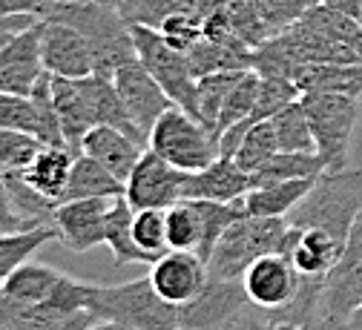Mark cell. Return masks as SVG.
<instances>
[{"label":"cell","instance_id":"cell-7","mask_svg":"<svg viewBox=\"0 0 362 330\" xmlns=\"http://www.w3.org/2000/svg\"><path fill=\"white\" fill-rule=\"evenodd\" d=\"M129 26H132V43H135L139 61L164 86L170 101L196 118L199 115V78L190 66L187 52L170 46L164 35L153 26H141V23H129Z\"/></svg>","mask_w":362,"mask_h":330},{"label":"cell","instance_id":"cell-44","mask_svg":"<svg viewBox=\"0 0 362 330\" xmlns=\"http://www.w3.org/2000/svg\"><path fill=\"white\" fill-rule=\"evenodd\" d=\"M35 20H43V18H6V15H0V46H6L18 32L32 26Z\"/></svg>","mask_w":362,"mask_h":330},{"label":"cell","instance_id":"cell-25","mask_svg":"<svg viewBox=\"0 0 362 330\" xmlns=\"http://www.w3.org/2000/svg\"><path fill=\"white\" fill-rule=\"evenodd\" d=\"M293 81L302 92H339L359 98L362 64H305Z\"/></svg>","mask_w":362,"mask_h":330},{"label":"cell","instance_id":"cell-18","mask_svg":"<svg viewBox=\"0 0 362 330\" xmlns=\"http://www.w3.org/2000/svg\"><path fill=\"white\" fill-rule=\"evenodd\" d=\"M345 239L328 232V230H316V227H305L296 230L293 227V242H291V261L296 264L302 281L316 288H325V278L331 276V270L337 267V261L345 253Z\"/></svg>","mask_w":362,"mask_h":330},{"label":"cell","instance_id":"cell-47","mask_svg":"<svg viewBox=\"0 0 362 330\" xmlns=\"http://www.w3.org/2000/svg\"><path fill=\"white\" fill-rule=\"evenodd\" d=\"M89 330H132V327H127V324H118V322H95Z\"/></svg>","mask_w":362,"mask_h":330},{"label":"cell","instance_id":"cell-6","mask_svg":"<svg viewBox=\"0 0 362 330\" xmlns=\"http://www.w3.org/2000/svg\"><path fill=\"white\" fill-rule=\"evenodd\" d=\"M147 147L185 172L204 170L221 155L218 138L199 118H193L187 110L175 104L153 124Z\"/></svg>","mask_w":362,"mask_h":330},{"label":"cell","instance_id":"cell-45","mask_svg":"<svg viewBox=\"0 0 362 330\" xmlns=\"http://www.w3.org/2000/svg\"><path fill=\"white\" fill-rule=\"evenodd\" d=\"M320 4L328 6V9H337V12H342V15L356 18V15H359V6H362V0H320Z\"/></svg>","mask_w":362,"mask_h":330},{"label":"cell","instance_id":"cell-19","mask_svg":"<svg viewBox=\"0 0 362 330\" xmlns=\"http://www.w3.org/2000/svg\"><path fill=\"white\" fill-rule=\"evenodd\" d=\"M144 144L139 138H132L127 135L124 129L118 126H107V124H98L93 126L83 141H81V153L83 155H93L98 164H104L115 178H121L127 184V178L132 175L135 164L141 161L144 155Z\"/></svg>","mask_w":362,"mask_h":330},{"label":"cell","instance_id":"cell-23","mask_svg":"<svg viewBox=\"0 0 362 330\" xmlns=\"http://www.w3.org/2000/svg\"><path fill=\"white\" fill-rule=\"evenodd\" d=\"M316 178L320 175L253 187V190H247L245 199H239V204H242L245 216H282V218H288V213L310 193V187L316 184Z\"/></svg>","mask_w":362,"mask_h":330},{"label":"cell","instance_id":"cell-34","mask_svg":"<svg viewBox=\"0 0 362 330\" xmlns=\"http://www.w3.org/2000/svg\"><path fill=\"white\" fill-rule=\"evenodd\" d=\"M245 69H236V72H213V75H204L199 78V121L216 135V124H218V115H221V107L228 101L233 83L239 81Z\"/></svg>","mask_w":362,"mask_h":330},{"label":"cell","instance_id":"cell-12","mask_svg":"<svg viewBox=\"0 0 362 330\" xmlns=\"http://www.w3.org/2000/svg\"><path fill=\"white\" fill-rule=\"evenodd\" d=\"M112 83L118 89V95H121L127 112L132 115L135 126H139L144 132V138L150 141L153 124L173 107V101L164 92V86L150 75V69L139 58L124 64V66H118L115 75H112Z\"/></svg>","mask_w":362,"mask_h":330},{"label":"cell","instance_id":"cell-32","mask_svg":"<svg viewBox=\"0 0 362 330\" xmlns=\"http://www.w3.org/2000/svg\"><path fill=\"white\" fill-rule=\"evenodd\" d=\"M276 153H279V141H276L274 124H270V118H267V121H256V124L245 132L239 150L233 153V161H236L245 172L253 175L259 167H264Z\"/></svg>","mask_w":362,"mask_h":330},{"label":"cell","instance_id":"cell-43","mask_svg":"<svg viewBox=\"0 0 362 330\" xmlns=\"http://www.w3.org/2000/svg\"><path fill=\"white\" fill-rule=\"evenodd\" d=\"M58 0H0V15L6 18H47Z\"/></svg>","mask_w":362,"mask_h":330},{"label":"cell","instance_id":"cell-11","mask_svg":"<svg viewBox=\"0 0 362 330\" xmlns=\"http://www.w3.org/2000/svg\"><path fill=\"white\" fill-rule=\"evenodd\" d=\"M40 58L47 72L55 78H86L95 72L93 46L75 26L64 20H40Z\"/></svg>","mask_w":362,"mask_h":330},{"label":"cell","instance_id":"cell-4","mask_svg":"<svg viewBox=\"0 0 362 330\" xmlns=\"http://www.w3.org/2000/svg\"><path fill=\"white\" fill-rule=\"evenodd\" d=\"M359 210H362V172L359 170L322 172L310 187V193L288 213V221L296 230L316 227L348 242Z\"/></svg>","mask_w":362,"mask_h":330},{"label":"cell","instance_id":"cell-14","mask_svg":"<svg viewBox=\"0 0 362 330\" xmlns=\"http://www.w3.org/2000/svg\"><path fill=\"white\" fill-rule=\"evenodd\" d=\"M153 288L167 299L170 305H187L193 302L210 281L207 261L193 250H167L161 259L150 267Z\"/></svg>","mask_w":362,"mask_h":330},{"label":"cell","instance_id":"cell-39","mask_svg":"<svg viewBox=\"0 0 362 330\" xmlns=\"http://www.w3.org/2000/svg\"><path fill=\"white\" fill-rule=\"evenodd\" d=\"M43 141L29 135V132H18V129H0V167L4 170H26L32 164V158L40 153Z\"/></svg>","mask_w":362,"mask_h":330},{"label":"cell","instance_id":"cell-20","mask_svg":"<svg viewBox=\"0 0 362 330\" xmlns=\"http://www.w3.org/2000/svg\"><path fill=\"white\" fill-rule=\"evenodd\" d=\"M250 187H253L250 172H245L233 158L218 155L210 167L187 172L185 199H207V201L233 204V201L247 196Z\"/></svg>","mask_w":362,"mask_h":330},{"label":"cell","instance_id":"cell-8","mask_svg":"<svg viewBox=\"0 0 362 330\" xmlns=\"http://www.w3.org/2000/svg\"><path fill=\"white\" fill-rule=\"evenodd\" d=\"M362 302V210L351 227L348 244L322 288V319L342 324Z\"/></svg>","mask_w":362,"mask_h":330},{"label":"cell","instance_id":"cell-35","mask_svg":"<svg viewBox=\"0 0 362 330\" xmlns=\"http://www.w3.org/2000/svg\"><path fill=\"white\" fill-rule=\"evenodd\" d=\"M132 235H135V244L150 256V261L161 259L170 250V242H167V210H158V207L135 210Z\"/></svg>","mask_w":362,"mask_h":330},{"label":"cell","instance_id":"cell-13","mask_svg":"<svg viewBox=\"0 0 362 330\" xmlns=\"http://www.w3.org/2000/svg\"><path fill=\"white\" fill-rule=\"evenodd\" d=\"M250 305L242 281L210 278L207 288L187 305H181V330H224Z\"/></svg>","mask_w":362,"mask_h":330},{"label":"cell","instance_id":"cell-49","mask_svg":"<svg viewBox=\"0 0 362 330\" xmlns=\"http://www.w3.org/2000/svg\"><path fill=\"white\" fill-rule=\"evenodd\" d=\"M356 20H359V23H362V6H359V15H356Z\"/></svg>","mask_w":362,"mask_h":330},{"label":"cell","instance_id":"cell-17","mask_svg":"<svg viewBox=\"0 0 362 330\" xmlns=\"http://www.w3.org/2000/svg\"><path fill=\"white\" fill-rule=\"evenodd\" d=\"M98 319L89 310H64L49 302H21L0 290V327L9 330H89Z\"/></svg>","mask_w":362,"mask_h":330},{"label":"cell","instance_id":"cell-41","mask_svg":"<svg viewBox=\"0 0 362 330\" xmlns=\"http://www.w3.org/2000/svg\"><path fill=\"white\" fill-rule=\"evenodd\" d=\"M158 32L164 35V40L170 46H175V49H181V52H190L193 43L202 37V20L193 18V15H170L158 26Z\"/></svg>","mask_w":362,"mask_h":330},{"label":"cell","instance_id":"cell-10","mask_svg":"<svg viewBox=\"0 0 362 330\" xmlns=\"http://www.w3.org/2000/svg\"><path fill=\"white\" fill-rule=\"evenodd\" d=\"M185 181H187L185 170L173 167L170 161H164L158 153L147 147L141 161L135 164L132 175L127 178L124 196L135 210H144V207L167 210L185 199Z\"/></svg>","mask_w":362,"mask_h":330},{"label":"cell","instance_id":"cell-16","mask_svg":"<svg viewBox=\"0 0 362 330\" xmlns=\"http://www.w3.org/2000/svg\"><path fill=\"white\" fill-rule=\"evenodd\" d=\"M47 75L40 58V20L18 32L6 46H0V92L32 95L35 83Z\"/></svg>","mask_w":362,"mask_h":330},{"label":"cell","instance_id":"cell-27","mask_svg":"<svg viewBox=\"0 0 362 330\" xmlns=\"http://www.w3.org/2000/svg\"><path fill=\"white\" fill-rule=\"evenodd\" d=\"M207 235L204 207L199 199H181L178 204L167 207V242L170 250H193L202 253Z\"/></svg>","mask_w":362,"mask_h":330},{"label":"cell","instance_id":"cell-36","mask_svg":"<svg viewBox=\"0 0 362 330\" xmlns=\"http://www.w3.org/2000/svg\"><path fill=\"white\" fill-rule=\"evenodd\" d=\"M224 12H228V20H230L233 32L247 46H253V49H259L262 43H267L270 37H274V29H270L267 20L262 18L256 0H230Z\"/></svg>","mask_w":362,"mask_h":330},{"label":"cell","instance_id":"cell-30","mask_svg":"<svg viewBox=\"0 0 362 330\" xmlns=\"http://www.w3.org/2000/svg\"><path fill=\"white\" fill-rule=\"evenodd\" d=\"M322 172H325V158L320 153H285V150H279L250 178H253V187H262V184H274V181L310 178V175H322Z\"/></svg>","mask_w":362,"mask_h":330},{"label":"cell","instance_id":"cell-38","mask_svg":"<svg viewBox=\"0 0 362 330\" xmlns=\"http://www.w3.org/2000/svg\"><path fill=\"white\" fill-rule=\"evenodd\" d=\"M224 330H345L342 324H334L328 319H313V322H282L267 316L264 310L247 305Z\"/></svg>","mask_w":362,"mask_h":330},{"label":"cell","instance_id":"cell-40","mask_svg":"<svg viewBox=\"0 0 362 330\" xmlns=\"http://www.w3.org/2000/svg\"><path fill=\"white\" fill-rule=\"evenodd\" d=\"M316 4H320V0H256L262 18L267 20L270 29H274V35L296 26L305 18V12Z\"/></svg>","mask_w":362,"mask_h":330},{"label":"cell","instance_id":"cell-26","mask_svg":"<svg viewBox=\"0 0 362 330\" xmlns=\"http://www.w3.org/2000/svg\"><path fill=\"white\" fill-rule=\"evenodd\" d=\"M124 190H127V184L121 178H115L104 164H98L93 155L78 153L64 201H75V199H115V196H124Z\"/></svg>","mask_w":362,"mask_h":330},{"label":"cell","instance_id":"cell-31","mask_svg":"<svg viewBox=\"0 0 362 330\" xmlns=\"http://www.w3.org/2000/svg\"><path fill=\"white\" fill-rule=\"evenodd\" d=\"M270 124H274L279 150H285V153H316V138H313L308 112L302 107V98L288 104L285 110H279L274 118H270Z\"/></svg>","mask_w":362,"mask_h":330},{"label":"cell","instance_id":"cell-3","mask_svg":"<svg viewBox=\"0 0 362 330\" xmlns=\"http://www.w3.org/2000/svg\"><path fill=\"white\" fill-rule=\"evenodd\" d=\"M86 310L98 322H118L132 330H181V310L161 299L150 276L132 278L124 285H95L89 293Z\"/></svg>","mask_w":362,"mask_h":330},{"label":"cell","instance_id":"cell-24","mask_svg":"<svg viewBox=\"0 0 362 330\" xmlns=\"http://www.w3.org/2000/svg\"><path fill=\"white\" fill-rule=\"evenodd\" d=\"M132 218H135V207L127 201V196H115L107 213V227H104V244L112 253L115 264H153L150 256L135 244L132 235Z\"/></svg>","mask_w":362,"mask_h":330},{"label":"cell","instance_id":"cell-50","mask_svg":"<svg viewBox=\"0 0 362 330\" xmlns=\"http://www.w3.org/2000/svg\"><path fill=\"white\" fill-rule=\"evenodd\" d=\"M0 330H9V327H0Z\"/></svg>","mask_w":362,"mask_h":330},{"label":"cell","instance_id":"cell-22","mask_svg":"<svg viewBox=\"0 0 362 330\" xmlns=\"http://www.w3.org/2000/svg\"><path fill=\"white\" fill-rule=\"evenodd\" d=\"M75 158H78V153H72L69 147H49V144H43L40 153L32 158V164L26 170H21V175L35 187L40 196H47L49 201L61 204L64 196H66Z\"/></svg>","mask_w":362,"mask_h":330},{"label":"cell","instance_id":"cell-48","mask_svg":"<svg viewBox=\"0 0 362 330\" xmlns=\"http://www.w3.org/2000/svg\"><path fill=\"white\" fill-rule=\"evenodd\" d=\"M98 4H104V6H118L121 0H98Z\"/></svg>","mask_w":362,"mask_h":330},{"label":"cell","instance_id":"cell-29","mask_svg":"<svg viewBox=\"0 0 362 330\" xmlns=\"http://www.w3.org/2000/svg\"><path fill=\"white\" fill-rule=\"evenodd\" d=\"M64 273L49 267V264H37V261H23L4 285H0V290L9 293L12 299H21V302H49L55 288L61 285Z\"/></svg>","mask_w":362,"mask_h":330},{"label":"cell","instance_id":"cell-33","mask_svg":"<svg viewBox=\"0 0 362 330\" xmlns=\"http://www.w3.org/2000/svg\"><path fill=\"white\" fill-rule=\"evenodd\" d=\"M259 83H262V75L256 69H245L239 75V81L233 83L228 101H224V107H221V115H218V124H216V138L224 129H228V126H233L239 121H247L253 115L256 95H259Z\"/></svg>","mask_w":362,"mask_h":330},{"label":"cell","instance_id":"cell-9","mask_svg":"<svg viewBox=\"0 0 362 330\" xmlns=\"http://www.w3.org/2000/svg\"><path fill=\"white\" fill-rule=\"evenodd\" d=\"M245 293L259 310H285L302 290V276L288 253H270L256 259L242 276Z\"/></svg>","mask_w":362,"mask_h":330},{"label":"cell","instance_id":"cell-21","mask_svg":"<svg viewBox=\"0 0 362 330\" xmlns=\"http://www.w3.org/2000/svg\"><path fill=\"white\" fill-rule=\"evenodd\" d=\"M52 98H55V112L61 121L64 141L72 153H81L83 135L95 126L93 104H89L83 78H55L52 75Z\"/></svg>","mask_w":362,"mask_h":330},{"label":"cell","instance_id":"cell-2","mask_svg":"<svg viewBox=\"0 0 362 330\" xmlns=\"http://www.w3.org/2000/svg\"><path fill=\"white\" fill-rule=\"evenodd\" d=\"M47 18L64 20L86 37L95 55V72L104 78H112L118 66L139 58L132 26L118 6H104L98 0H58Z\"/></svg>","mask_w":362,"mask_h":330},{"label":"cell","instance_id":"cell-5","mask_svg":"<svg viewBox=\"0 0 362 330\" xmlns=\"http://www.w3.org/2000/svg\"><path fill=\"white\" fill-rule=\"evenodd\" d=\"M302 107L316 138V153L325 158V172L348 170L359 98L339 95V92H302Z\"/></svg>","mask_w":362,"mask_h":330},{"label":"cell","instance_id":"cell-28","mask_svg":"<svg viewBox=\"0 0 362 330\" xmlns=\"http://www.w3.org/2000/svg\"><path fill=\"white\" fill-rule=\"evenodd\" d=\"M49 242H58L55 224H40L32 230H18V232H0V285Z\"/></svg>","mask_w":362,"mask_h":330},{"label":"cell","instance_id":"cell-37","mask_svg":"<svg viewBox=\"0 0 362 330\" xmlns=\"http://www.w3.org/2000/svg\"><path fill=\"white\" fill-rule=\"evenodd\" d=\"M299 98H302V89L296 86V81H291V78H262L250 121L274 118L279 110H285L288 104H293Z\"/></svg>","mask_w":362,"mask_h":330},{"label":"cell","instance_id":"cell-1","mask_svg":"<svg viewBox=\"0 0 362 330\" xmlns=\"http://www.w3.org/2000/svg\"><path fill=\"white\" fill-rule=\"evenodd\" d=\"M293 227L282 216H239L216 242L207 273L218 281H242L245 270L270 253H288Z\"/></svg>","mask_w":362,"mask_h":330},{"label":"cell","instance_id":"cell-42","mask_svg":"<svg viewBox=\"0 0 362 330\" xmlns=\"http://www.w3.org/2000/svg\"><path fill=\"white\" fill-rule=\"evenodd\" d=\"M18 230H32V224L18 213L12 193H9L6 170L0 167V232H18Z\"/></svg>","mask_w":362,"mask_h":330},{"label":"cell","instance_id":"cell-15","mask_svg":"<svg viewBox=\"0 0 362 330\" xmlns=\"http://www.w3.org/2000/svg\"><path fill=\"white\" fill-rule=\"evenodd\" d=\"M112 199H75L55 207L52 224L58 227V242L72 253H89L104 244V227Z\"/></svg>","mask_w":362,"mask_h":330},{"label":"cell","instance_id":"cell-46","mask_svg":"<svg viewBox=\"0 0 362 330\" xmlns=\"http://www.w3.org/2000/svg\"><path fill=\"white\" fill-rule=\"evenodd\" d=\"M345 330H362V302H359V307L351 313V319L345 322Z\"/></svg>","mask_w":362,"mask_h":330}]
</instances>
